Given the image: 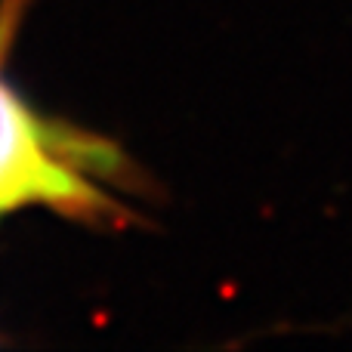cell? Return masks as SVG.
Masks as SVG:
<instances>
[{"instance_id":"1","label":"cell","mask_w":352,"mask_h":352,"mask_svg":"<svg viewBox=\"0 0 352 352\" xmlns=\"http://www.w3.org/2000/svg\"><path fill=\"white\" fill-rule=\"evenodd\" d=\"M121 155L102 140L50 127L0 78V217L19 207H53L74 219L115 213L102 176Z\"/></svg>"}]
</instances>
